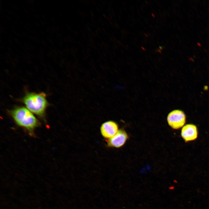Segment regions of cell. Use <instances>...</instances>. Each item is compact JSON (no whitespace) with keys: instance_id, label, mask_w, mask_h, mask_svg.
Listing matches in <instances>:
<instances>
[{"instance_id":"obj_1","label":"cell","mask_w":209,"mask_h":209,"mask_svg":"<svg viewBox=\"0 0 209 209\" xmlns=\"http://www.w3.org/2000/svg\"><path fill=\"white\" fill-rule=\"evenodd\" d=\"M14 120L18 126L25 129L32 135L35 129L39 125V122L33 113L28 109L20 107L10 111Z\"/></svg>"},{"instance_id":"obj_2","label":"cell","mask_w":209,"mask_h":209,"mask_svg":"<svg viewBox=\"0 0 209 209\" xmlns=\"http://www.w3.org/2000/svg\"><path fill=\"white\" fill-rule=\"evenodd\" d=\"M23 101L26 108L33 113L41 118L44 116L48 105L44 93L28 92L24 97Z\"/></svg>"},{"instance_id":"obj_3","label":"cell","mask_w":209,"mask_h":209,"mask_svg":"<svg viewBox=\"0 0 209 209\" xmlns=\"http://www.w3.org/2000/svg\"><path fill=\"white\" fill-rule=\"evenodd\" d=\"M167 119L170 127L174 129H177L182 127L185 124L186 116L182 111L175 110L169 113Z\"/></svg>"},{"instance_id":"obj_4","label":"cell","mask_w":209,"mask_h":209,"mask_svg":"<svg viewBox=\"0 0 209 209\" xmlns=\"http://www.w3.org/2000/svg\"><path fill=\"white\" fill-rule=\"evenodd\" d=\"M128 138L125 131L123 129H120L113 137L106 140V146L108 148L120 147L125 144Z\"/></svg>"},{"instance_id":"obj_5","label":"cell","mask_w":209,"mask_h":209,"mask_svg":"<svg viewBox=\"0 0 209 209\" xmlns=\"http://www.w3.org/2000/svg\"><path fill=\"white\" fill-rule=\"evenodd\" d=\"M118 125L115 121L109 120L102 124L100 128V133L106 140L114 136L118 131Z\"/></svg>"},{"instance_id":"obj_6","label":"cell","mask_w":209,"mask_h":209,"mask_svg":"<svg viewBox=\"0 0 209 209\" xmlns=\"http://www.w3.org/2000/svg\"><path fill=\"white\" fill-rule=\"evenodd\" d=\"M181 134L186 142L194 140L197 138L198 136L197 127L193 124H187L182 128Z\"/></svg>"},{"instance_id":"obj_7","label":"cell","mask_w":209,"mask_h":209,"mask_svg":"<svg viewBox=\"0 0 209 209\" xmlns=\"http://www.w3.org/2000/svg\"><path fill=\"white\" fill-rule=\"evenodd\" d=\"M157 51H158V53H162V52H161V50L160 49H158V50H157Z\"/></svg>"},{"instance_id":"obj_8","label":"cell","mask_w":209,"mask_h":209,"mask_svg":"<svg viewBox=\"0 0 209 209\" xmlns=\"http://www.w3.org/2000/svg\"><path fill=\"white\" fill-rule=\"evenodd\" d=\"M159 48L161 50H162L163 49V46H159Z\"/></svg>"},{"instance_id":"obj_9","label":"cell","mask_w":209,"mask_h":209,"mask_svg":"<svg viewBox=\"0 0 209 209\" xmlns=\"http://www.w3.org/2000/svg\"><path fill=\"white\" fill-rule=\"evenodd\" d=\"M141 48H142V49L143 50H144V51H146L144 47H143L141 46Z\"/></svg>"},{"instance_id":"obj_10","label":"cell","mask_w":209,"mask_h":209,"mask_svg":"<svg viewBox=\"0 0 209 209\" xmlns=\"http://www.w3.org/2000/svg\"><path fill=\"white\" fill-rule=\"evenodd\" d=\"M152 16H153V17H155L154 15V14H153V13H152Z\"/></svg>"},{"instance_id":"obj_11","label":"cell","mask_w":209,"mask_h":209,"mask_svg":"<svg viewBox=\"0 0 209 209\" xmlns=\"http://www.w3.org/2000/svg\"><path fill=\"white\" fill-rule=\"evenodd\" d=\"M145 35L147 37H148V35H147V34H145Z\"/></svg>"}]
</instances>
